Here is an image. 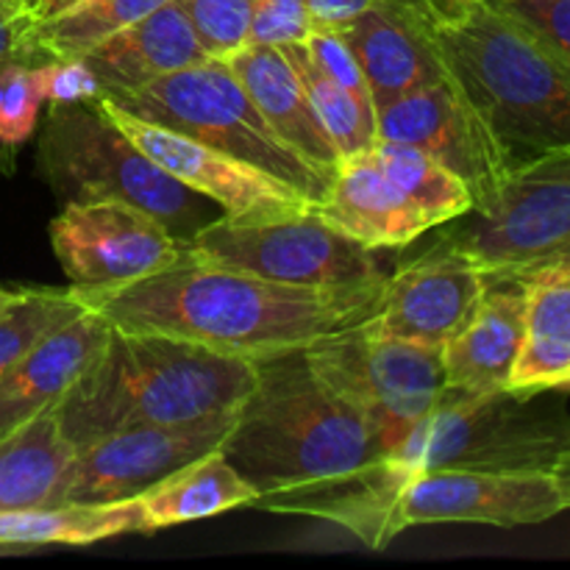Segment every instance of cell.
I'll use <instances>...</instances> for the list:
<instances>
[{
  "mask_svg": "<svg viewBox=\"0 0 570 570\" xmlns=\"http://www.w3.org/2000/svg\"><path fill=\"white\" fill-rule=\"evenodd\" d=\"M384 282L289 287L184 248L154 276L115 287H72V293L115 332L184 340L262 362L309 348L315 340L371 317L382 304Z\"/></svg>",
  "mask_w": 570,
  "mask_h": 570,
  "instance_id": "2",
  "label": "cell"
},
{
  "mask_svg": "<svg viewBox=\"0 0 570 570\" xmlns=\"http://www.w3.org/2000/svg\"><path fill=\"white\" fill-rule=\"evenodd\" d=\"M259 379V362L204 345L111 328L109 343L56 406L76 449L128 426H170L234 415Z\"/></svg>",
  "mask_w": 570,
  "mask_h": 570,
  "instance_id": "4",
  "label": "cell"
},
{
  "mask_svg": "<svg viewBox=\"0 0 570 570\" xmlns=\"http://www.w3.org/2000/svg\"><path fill=\"white\" fill-rule=\"evenodd\" d=\"M9 6L22 17V20L28 22V26H31V14H33V6H37V0H9Z\"/></svg>",
  "mask_w": 570,
  "mask_h": 570,
  "instance_id": "42",
  "label": "cell"
},
{
  "mask_svg": "<svg viewBox=\"0 0 570 570\" xmlns=\"http://www.w3.org/2000/svg\"><path fill=\"white\" fill-rule=\"evenodd\" d=\"M42 104L37 65L28 59L9 61L0 70V173L14 170L17 150L37 131Z\"/></svg>",
  "mask_w": 570,
  "mask_h": 570,
  "instance_id": "31",
  "label": "cell"
},
{
  "mask_svg": "<svg viewBox=\"0 0 570 570\" xmlns=\"http://www.w3.org/2000/svg\"><path fill=\"white\" fill-rule=\"evenodd\" d=\"M95 104L126 131V137L148 154L165 173H170L184 187L220 206L228 220H278V217L315 212L317 204L301 189L232 154L209 148L187 134L170 131L156 122L128 115L109 98L98 95Z\"/></svg>",
  "mask_w": 570,
  "mask_h": 570,
  "instance_id": "13",
  "label": "cell"
},
{
  "mask_svg": "<svg viewBox=\"0 0 570 570\" xmlns=\"http://www.w3.org/2000/svg\"><path fill=\"white\" fill-rule=\"evenodd\" d=\"M145 532L137 499L115 504H59L0 512V549L92 546L120 534Z\"/></svg>",
  "mask_w": 570,
  "mask_h": 570,
  "instance_id": "26",
  "label": "cell"
},
{
  "mask_svg": "<svg viewBox=\"0 0 570 570\" xmlns=\"http://www.w3.org/2000/svg\"><path fill=\"white\" fill-rule=\"evenodd\" d=\"M304 360L332 393L365 412L390 445L445 393L443 348L382 334L373 315L315 340Z\"/></svg>",
  "mask_w": 570,
  "mask_h": 570,
  "instance_id": "8",
  "label": "cell"
},
{
  "mask_svg": "<svg viewBox=\"0 0 570 570\" xmlns=\"http://www.w3.org/2000/svg\"><path fill=\"white\" fill-rule=\"evenodd\" d=\"M184 248L289 287H360L387 278L376 250L334 228L317 209L256 223L217 217Z\"/></svg>",
  "mask_w": 570,
  "mask_h": 570,
  "instance_id": "10",
  "label": "cell"
},
{
  "mask_svg": "<svg viewBox=\"0 0 570 570\" xmlns=\"http://www.w3.org/2000/svg\"><path fill=\"white\" fill-rule=\"evenodd\" d=\"M72 460L56 406L0 438V512L65 504Z\"/></svg>",
  "mask_w": 570,
  "mask_h": 570,
  "instance_id": "23",
  "label": "cell"
},
{
  "mask_svg": "<svg viewBox=\"0 0 570 570\" xmlns=\"http://www.w3.org/2000/svg\"><path fill=\"white\" fill-rule=\"evenodd\" d=\"M226 61L237 72L243 87L248 89V95L259 106L273 131L289 148H295L323 170H337V148H334L323 122L317 120L304 81H301L298 70L284 53V48H278V45H245Z\"/></svg>",
  "mask_w": 570,
  "mask_h": 570,
  "instance_id": "22",
  "label": "cell"
},
{
  "mask_svg": "<svg viewBox=\"0 0 570 570\" xmlns=\"http://www.w3.org/2000/svg\"><path fill=\"white\" fill-rule=\"evenodd\" d=\"M551 476H554L557 488H560L562 504H566V510H570V449L562 454V460L557 462V468L551 471Z\"/></svg>",
  "mask_w": 570,
  "mask_h": 570,
  "instance_id": "41",
  "label": "cell"
},
{
  "mask_svg": "<svg viewBox=\"0 0 570 570\" xmlns=\"http://www.w3.org/2000/svg\"><path fill=\"white\" fill-rule=\"evenodd\" d=\"M100 95L139 120L187 134L293 184L317 206L326 198L334 173L312 165L273 131L226 59L212 56L145 87Z\"/></svg>",
  "mask_w": 570,
  "mask_h": 570,
  "instance_id": "7",
  "label": "cell"
},
{
  "mask_svg": "<svg viewBox=\"0 0 570 570\" xmlns=\"http://www.w3.org/2000/svg\"><path fill=\"white\" fill-rule=\"evenodd\" d=\"M100 92H128L170 72L212 59L181 0H167L142 20L117 31L81 56Z\"/></svg>",
  "mask_w": 570,
  "mask_h": 570,
  "instance_id": "20",
  "label": "cell"
},
{
  "mask_svg": "<svg viewBox=\"0 0 570 570\" xmlns=\"http://www.w3.org/2000/svg\"><path fill=\"white\" fill-rule=\"evenodd\" d=\"M373 154L384 173L404 189L406 198L432 220L434 228L473 209V195L465 181L456 178L426 150L406 142H393V139H376Z\"/></svg>",
  "mask_w": 570,
  "mask_h": 570,
  "instance_id": "28",
  "label": "cell"
},
{
  "mask_svg": "<svg viewBox=\"0 0 570 570\" xmlns=\"http://www.w3.org/2000/svg\"><path fill=\"white\" fill-rule=\"evenodd\" d=\"M14 293H17V289H0V306L9 304V301L14 298Z\"/></svg>",
  "mask_w": 570,
  "mask_h": 570,
  "instance_id": "43",
  "label": "cell"
},
{
  "mask_svg": "<svg viewBox=\"0 0 570 570\" xmlns=\"http://www.w3.org/2000/svg\"><path fill=\"white\" fill-rule=\"evenodd\" d=\"M78 3H81V0H37V6H33L31 22L50 20V17L61 14V11L72 9V6H78Z\"/></svg>",
  "mask_w": 570,
  "mask_h": 570,
  "instance_id": "40",
  "label": "cell"
},
{
  "mask_svg": "<svg viewBox=\"0 0 570 570\" xmlns=\"http://www.w3.org/2000/svg\"><path fill=\"white\" fill-rule=\"evenodd\" d=\"M376 111L390 100L449 78L438 50L401 0H382L343 28Z\"/></svg>",
  "mask_w": 570,
  "mask_h": 570,
  "instance_id": "21",
  "label": "cell"
},
{
  "mask_svg": "<svg viewBox=\"0 0 570 570\" xmlns=\"http://www.w3.org/2000/svg\"><path fill=\"white\" fill-rule=\"evenodd\" d=\"M312 31H343L382 0H304Z\"/></svg>",
  "mask_w": 570,
  "mask_h": 570,
  "instance_id": "37",
  "label": "cell"
},
{
  "mask_svg": "<svg viewBox=\"0 0 570 570\" xmlns=\"http://www.w3.org/2000/svg\"><path fill=\"white\" fill-rule=\"evenodd\" d=\"M527 340L507 390L518 395L570 393V273L529 278Z\"/></svg>",
  "mask_w": 570,
  "mask_h": 570,
  "instance_id": "24",
  "label": "cell"
},
{
  "mask_svg": "<svg viewBox=\"0 0 570 570\" xmlns=\"http://www.w3.org/2000/svg\"><path fill=\"white\" fill-rule=\"evenodd\" d=\"M488 289L482 267L443 237L387 276L373 323L390 337L445 348Z\"/></svg>",
  "mask_w": 570,
  "mask_h": 570,
  "instance_id": "16",
  "label": "cell"
},
{
  "mask_svg": "<svg viewBox=\"0 0 570 570\" xmlns=\"http://www.w3.org/2000/svg\"><path fill=\"white\" fill-rule=\"evenodd\" d=\"M445 243L465 250L490 282H512L570 243V145L523 159L484 209L445 223Z\"/></svg>",
  "mask_w": 570,
  "mask_h": 570,
  "instance_id": "9",
  "label": "cell"
},
{
  "mask_svg": "<svg viewBox=\"0 0 570 570\" xmlns=\"http://www.w3.org/2000/svg\"><path fill=\"white\" fill-rule=\"evenodd\" d=\"M39 92L45 106L83 104L100 95V83L83 59H50L37 65Z\"/></svg>",
  "mask_w": 570,
  "mask_h": 570,
  "instance_id": "35",
  "label": "cell"
},
{
  "mask_svg": "<svg viewBox=\"0 0 570 570\" xmlns=\"http://www.w3.org/2000/svg\"><path fill=\"white\" fill-rule=\"evenodd\" d=\"M87 306L72 287L17 289L9 304L0 306V379L53 328L78 317Z\"/></svg>",
  "mask_w": 570,
  "mask_h": 570,
  "instance_id": "30",
  "label": "cell"
},
{
  "mask_svg": "<svg viewBox=\"0 0 570 570\" xmlns=\"http://www.w3.org/2000/svg\"><path fill=\"white\" fill-rule=\"evenodd\" d=\"M570 449L566 393L445 390L390 451L401 479L423 471L551 473Z\"/></svg>",
  "mask_w": 570,
  "mask_h": 570,
  "instance_id": "5",
  "label": "cell"
},
{
  "mask_svg": "<svg viewBox=\"0 0 570 570\" xmlns=\"http://www.w3.org/2000/svg\"><path fill=\"white\" fill-rule=\"evenodd\" d=\"M376 139L415 145L434 156L465 181L473 209L493 204L521 165L451 76L382 106L376 111Z\"/></svg>",
  "mask_w": 570,
  "mask_h": 570,
  "instance_id": "11",
  "label": "cell"
},
{
  "mask_svg": "<svg viewBox=\"0 0 570 570\" xmlns=\"http://www.w3.org/2000/svg\"><path fill=\"white\" fill-rule=\"evenodd\" d=\"M317 212L334 228L371 250L404 248L434 228L432 220L406 198L404 189L384 173L373 145L340 161Z\"/></svg>",
  "mask_w": 570,
  "mask_h": 570,
  "instance_id": "18",
  "label": "cell"
},
{
  "mask_svg": "<svg viewBox=\"0 0 570 570\" xmlns=\"http://www.w3.org/2000/svg\"><path fill=\"white\" fill-rule=\"evenodd\" d=\"M70 287H115L170 267L184 254L165 223L126 200H70L50 223Z\"/></svg>",
  "mask_w": 570,
  "mask_h": 570,
  "instance_id": "12",
  "label": "cell"
},
{
  "mask_svg": "<svg viewBox=\"0 0 570 570\" xmlns=\"http://www.w3.org/2000/svg\"><path fill=\"white\" fill-rule=\"evenodd\" d=\"M518 161L570 145V56L495 0H401Z\"/></svg>",
  "mask_w": 570,
  "mask_h": 570,
  "instance_id": "3",
  "label": "cell"
},
{
  "mask_svg": "<svg viewBox=\"0 0 570 570\" xmlns=\"http://www.w3.org/2000/svg\"><path fill=\"white\" fill-rule=\"evenodd\" d=\"M278 48H284V53L289 56L293 67L298 70L306 95H309L312 106H315L317 120L323 122L326 134L332 137L334 148H337L340 161L371 148L376 142V109L362 104L356 95H351L334 78H328L312 61L304 42L278 45Z\"/></svg>",
  "mask_w": 570,
  "mask_h": 570,
  "instance_id": "29",
  "label": "cell"
},
{
  "mask_svg": "<svg viewBox=\"0 0 570 570\" xmlns=\"http://www.w3.org/2000/svg\"><path fill=\"white\" fill-rule=\"evenodd\" d=\"M312 33L304 0H254L248 45H293Z\"/></svg>",
  "mask_w": 570,
  "mask_h": 570,
  "instance_id": "33",
  "label": "cell"
},
{
  "mask_svg": "<svg viewBox=\"0 0 570 570\" xmlns=\"http://www.w3.org/2000/svg\"><path fill=\"white\" fill-rule=\"evenodd\" d=\"M554 273H570V243L566 248L557 250V254H551L546 262H540L534 271L523 273L521 278H512V282H529V278L534 276H554Z\"/></svg>",
  "mask_w": 570,
  "mask_h": 570,
  "instance_id": "39",
  "label": "cell"
},
{
  "mask_svg": "<svg viewBox=\"0 0 570 570\" xmlns=\"http://www.w3.org/2000/svg\"><path fill=\"white\" fill-rule=\"evenodd\" d=\"M26 28L28 22L11 9L9 0H0V70L14 59L33 61V56L26 48Z\"/></svg>",
  "mask_w": 570,
  "mask_h": 570,
  "instance_id": "38",
  "label": "cell"
},
{
  "mask_svg": "<svg viewBox=\"0 0 570 570\" xmlns=\"http://www.w3.org/2000/svg\"><path fill=\"white\" fill-rule=\"evenodd\" d=\"M566 512L551 473L423 471L401 484L393 504L395 534L432 523L532 527Z\"/></svg>",
  "mask_w": 570,
  "mask_h": 570,
  "instance_id": "15",
  "label": "cell"
},
{
  "mask_svg": "<svg viewBox=\"0 0 570 570\" xmlns=\"http://www.w3.org/2000/svg\"><path fill=\"white\" fill-rule=\"evenodd\" d=\"M39 176L65 204L115 198L139 206L187 245L220 206L184 187L126 137L95 100L48 106L37 148Z\"/></svg>",
  "mask_w": 570,
  "mask_h": 570,
  "instance_id": "6",
  "label": "cell"
},
{
  "mask_svg": "<svg viewBox=\"0 0 570 570\" xmlns=\"http://www.w3.org/2000/svg\"><path fill=\"white\" fill-rule=\"evenodd\" d=\"M529 289L521 282H490L471 321L443 348L445 390H507L527 340Z\"/></svg>",
  "mask_w": 570,
  "mask_h": 570,
  "instance_id": "19",
  "label": "cell"
},
{
  "mask_svg": "<svg viewBox=\"0 0 570 570\" xmlns=\"http://www.w3.org/2000/svg\"><path fill=\"white\" fill-rule=\"evenodd\" d=\"M200 42L215 59H228L248 45L254 0H181Z\"/></svg>",
  "mask_w": 570,
  "mask_h": 570,
  "instance_id": "32",
  "label": "cell"
},
{
  "mask_svg": "<svg viewBox=\"0 0 570 570\" xmlns=\"http://www.w3.org/2000/svg\"><path fill=\"white\" fill-rule=\"evenodd\" d=\"M165 3L167 0H81L50 20L31 22L26 28V48L37 65L50 59H81Z\"/></svg>",
  "mask_w": 570,
  "mask_h": 570,
  "instance_id": "27",
  "label": "cell"
},
{
  "mask_svg": "<svg viewBox=\"0 0 570 570\" xmlns=\"http://www.w3.org/2000/svg\"><path fill=\"white\" fill-rule=\"evenodd\" d=\"M137 501L145 518V532H159L237 507H254L256 493L220 451H212L145 490Z\"/></svg>",
  "mask_w": 570,
  "mask_h": 570,
  "instance_id": "25",
  "label": "cell"
},
{
  "mask_svg": "<svg viewBox=\"0 0 570 570\" xmlns=\"http://www.w3.org/2000/svg\"><path fill=\"white\" fill-rule=\"evenodd\" d=\"M237 412L170 426H128L76 449L65 504H115L142 495L178 468L220 451Z\"/></svg>",
  "mask_w": 570,
  "mask_h": 570,
  "instance_id": "14",
  "label": "cell"
},
{
  "mask_svg": "<svg viewBox=\"0 0 570 570\" xmlns=\"http://www.w3.org/2000/svg\"><path fill=\"white\" fill-rule=\"evenodd\" d=\"M304 45L306 50H309L312 61H315L328 78H334L340 87H345L351 95H356L362 104L373 106L371 89H367L365 76H362L360 61H356L354 50H351L343 31H312L309 37L304 39ZM373 109H376V106H373Z\"/></svg>",
  "mask_w": 570,
  "mask_h": 570,
  "instance_id": "34",
  "label": "cell"
},
{
  "mask_svg": "<svg viewBox=\"0 0 570 570\" xmlns=\"http://www.w3.org/2000/svg\"><path fill=\"white\" fill-rule=\"evenodd\" d=\"M109 334V323L89 309L45 334L0 379V438L59 406L106 348Z\"/></svg>",
  "mask_w": 570,
  "mask_h": 570,
  "instance_id": "17",
  "label": "cell"
},
{
  "mask_svg": "<svg viewBox=\"0 0 570 570\" xmlns=\"http://www.w3.org/2000/svg\"><path fill=\"white\" fill-rule=\"evenodd\" d=\"M382 429L326 387L304 351L259 362L220 454L254 488V507L348 529L367 549L395 538L393 504L404 479Z\"/></svg>",
  "mask_w": 570,
  "mask_h": 570,
  "instance_id": "1",
  "label": "cell"
},
{
  "mask_svg": "<svg viewBox=\"0 0 570 570\" xmlns=\"http://www.w3.org/2000/svg\"><path fill=\"white\" fill-rule=\"evenodd\" d=\"M532 22L540 33L570 56V0H495Z\"/></svg>",
  "mask_w": 570,
  "mask_h": 570,
  "instance_id": "36",
  "label": "cell"
}]
</instances>
